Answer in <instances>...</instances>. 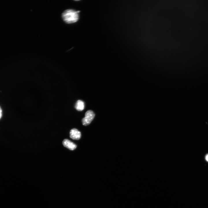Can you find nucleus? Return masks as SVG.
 Returning <instances> with one entry per match:
<instances>
[{"label": "nucleus", "instance_id": "nucleus-5", "mask_svg": "<svg viewBox=\"0 0 208 208\" xmlns=\"http://www.w3.org/2000/svg\"><path fill=\"white\" fill-rule=\"evenodd\" d=\"M84 102L81 100H79L76 102L75 108L77 110L81 111L84 109Z\"/></svg>", "mask_w": 208, "mask_h": 208}, {"label": "nucleus", "instance_id": "nucleus-1", "mask_svg": "<svg viewBox=\"0 0 208 208\" xmlns=\"http://www.w3.org/2000/svg\"><path fill=\"white\" fill-rule=\"evenodd\" d=\"M80 11L73 9H68L63 12L62 17L66 23H72L77 22L79 19V13Z\"/></svg>", "mask_w": 208, "mask_h": 208}, {"label": "nucleus", "instance_id": "nucleus-2", "mask_svg": "<svg viewBox=\"0 0 208 208\" xmlns=\"http://www.w3.org/2000/svg\"><path fill=\"white\" fill-rule=\"evenodd\" d=\"M94 116V113L92 111H87L85 113V117L82 120L83 125L84 126L88 125L93 119Z\"/></svg>", "mask_w": 208, "mask_h": 208}, {"label": "nucleus", "instance_id": "nucleus-3", "mask_svg": "<svg viewBox=\"0 0 208 208\" xmlns=\"http://www.w3.org/2000/svg\"><path fill=\"white\" fill-rule=\"evenodd\" d=\"M70 137L73 140H79L81 137V133L77 129H72L70 133Z\"/></svg>", "mask_w": 208, "mask_h": 208}, {"label": "nucleus", "instance_id": "nucleus-6", "mask_svg": "<svg viewBox=\"0 0 208 208\" xmlns=\"http://www.w3.org/2000/svg\"><path fill=\"white\" fill-rule=\"evenodd\" d=\"M2 116V111L1 108L0 107V119L1 118Z\"/></svg>", "mask_w": 208, "mask_h": 208}, {"label": "nucleus", "instance_id": "nucleus-4", "mask_svg": "<svg viewBox=\"0 0 208 208\" xmlns=\"http://www.w3.org/2000/svg\"><path fill=\"white\" fill-rule=\"evenodd\" d=\"M62 144L64 146L71 150L75 149L77 147L75 144L67 139L64 140Z\"/></svg>", "mask_w": 208, "mask_h": 208}, {"label": "nucleus", "instance_id": "nucleus-7", "mask_svg": "<svg viewBox=\"0 0 208 208\" xmlns=\"http://www.w3.org/2000/svg\"><path fill=\"white\" fill-rule=\"evenodd\" d=\"M205 159L207 161H208V154L206 156Z\"/></svg>", "mask_w": 208, "mask_h": 208}]
</instances>
